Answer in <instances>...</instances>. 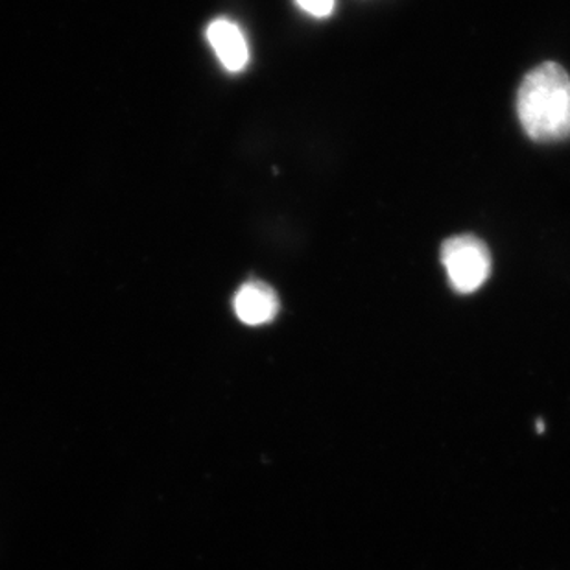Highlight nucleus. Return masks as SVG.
<instances>
[{"instance_id": "nucleus-4", "label": "nucleus", "mask_w": 570, "mask_h": 570, "mask_svg": "<svg viewBox=\"0 0 570 570\" xmlns=\"http://www.w3.org/2000/svg\"><path fill=\"white\" fill-rule=\"evenodd\" d=\"M238 320L246 325H264L279 313V299L274 288L261 281H249L240 286L233 302Z\"/></svg>"}, {"instance_id": "nucleus-2", "label": "nucleus", "mask_w": 570, "mask_h": 570, "mask_svg": "<svg viewBox=\"0 0 570 570\" xmlns=\"http://www.w3.org/2000/svg\"><path fill=\"white\" fill-rule=\"evenodd\" d=\"M442 261L452 288L460 294L479 291L490 277V249L474 235H460L445 240Z\"/></svg>"}, {"instance_id": "nucleus-5", "label": "nucleus", "mask_w": 570, "mask_h": 570, "mask_svg": "<svg viewBox=\"0 0 570 570\" xmlns=\"http://www.w3.org/2000/svg\"><path fill=\"white\" fill-rule=\"evenodd\" d=\"M296 2L314 17H328L334 10V0H296Z\"/></svg>"}, {"instance_id": "nucleus-1", "label": "nucleus", "mask_w": 570, "mask_h": 570, "mask_svg": "<svg viewBox=\"0 0 570 570\" xmlns=\"http://www.w3.org/2000/svg\"><path fill=\"white\" fill-rule=\"evenodd\" d=\"M522 129L535 142H558L570 137V78L561 65H539L530 70L517 95Z\"/></svg>"}, {"instance_id": "nucleus-3", "label": "nucleus", "mask_w": 570, "mask_h": 570, "mask_svg": "<svg viewBox=\"0 0 570 570\" xmlns=\"http://www.w3.org/2000/svg\"><path fill=\"white\" fill-rule=\"evenodd\" d=\"M207 39L227 70L240 72L248 65V41L235 22L229 19H216L207 27Z\"/></svg>"}]
</instances>
